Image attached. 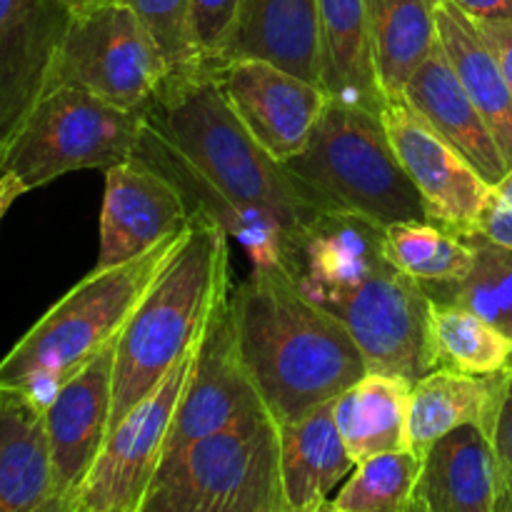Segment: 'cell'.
Listing matches in <instances>:
<instances>
[{
	"mask_svg": "<svg viewBox=\"0 0 512 512\" xmlns=\"http://www.w3.org/2000/svg\"><path fill=\"white\" fill-rule=\"evenodd\" d=\"M320 88L328 98L383 113L385 98L370 48L365 0H318Z\"/></svg>",
	"mask_w": 512,
	"mask_h": 512,
	"instance_id": "d4e9b609",
	"label": "cell"
},
{
	"mask_svg": "<svg viewBox=\"0 0 512 512\" xmlns=\"http://www.w3.org/2000/svg\"><path fill=\"white\" fill-rule=\"evenodd\" d=\"M240 0H193V28L203 68H215L228 53Z\"/></svg>",
	"mask_w": 512,
	"mask_h": 512,
	"instance_id": "d6a6232c",
	"label": "cell"
},
{
	"mask_svg": "<svg viewBox=\"0 0 512 512\" xmlns=\"http://www.w3.org/2000/svg\"><path fill=\"white\" fill-rule=\"evenodd\" d=\"M285 168L328 213H348L388 228L428 220L423 198L405 173L383 118L330 98L308 143Z\"/></svg>",
	"mask_w": 512,
	"mask_h": 512,
	"instance_id": "8992f818",
	"label": "cell"
},
{
	"mask_svg": "<svg viewBox=\"0 0 512 512\" xmlns=\"http://www.w3.org/2000/svg\"><path fill=\"white\" fill-rule=\"evenodd\" d=\"M415 498L428 512H498L493 440L475 425L440 438L423 458Z\"/></svg>",
	"mask_w": 512,
	"mask_h": 512,
	"instance_id": "44dd1931",
	"label": "cell"
},
{
	"mask_svg": "<svg viewBox=\"0 0 512 512\" xmlns=\"http://www.w3.org/2000/svg\"><path fill=\"white\" fill-rule=\"evenodd\" d=\"M170 68L138 15L120 0H103L73 15L55 55L48 90L75 85L123 110L143 113Z\"/></svg>",
	"mask_w": 512,
	"mask_h": 512,
	"instance_id": "9c48e42d",
	"label": "cell"
},
{
	"mask_svg": "<svg viewBox=\"0 0 512 512\" xmlns=\"http://www.w3.org/2000/svg\"><path fill=\"white\" fill-rule=\"evenodd\" d=\"M375 73L385 98H403L410 75L438 43L433 0H365Z\"/></svg>",
	"mask_w": 512,
	"mask_h": 512,
	"instance_id": "4316f807",
	"label": "cell"
},
{
	"mask_svg": "<svg viewBox=\"0 0 512 512\" xmlns=\"http://www.w3.org/2000/svg\"><path fill=\"white\" fill-rule=\"evenodd\" d=\"M380 118L398 160L423 198L430 223L460 238L473 235L493 185L403 98L388 100Z\"/></svg>",
	"mask_w": 512,
	"mask_h": 512,
	"instance_id": "8fae6325",
	"label": "cell"
},
{
	"mask_svg": "<svg viewBox=\"0 0 512 512\" xmlns=\"http://www.w3.org/2000/svg\"><path fill=\"white\" fill-rule=\"evenodd\" d=\"M410 388L405 378L370 370L333 400L335 425L355 463L388 450L408 448Z\"/></svg>",
	"mask_w": 512,
	"mask_h": 512,
	"instance_id": "484cf974",
	"label": "cell"
},
{
	"mask_svg": "<svg viewBox=\"0 0 512 512\" xmlns=\"http://www.w3.org/2000/svg\"><path fill=\"white\" fill-rule=\"evenodd\" d=\"M238 58L268 60L320 85L318 0H240L225 53V60Z\"/></svg>",
	"mask_w": 512,
	"mask_h": 512,
	"instance_id": "d6986e66",
	"label": "cell"
},
{
	"mask_svg": "<svg viewBox=\"0 0 512 512\" xmlns=\"http://www.w3.org/2000/svg\"><path fill=\"white\" fill-rule=\"evenodd\" d=\"M70 20L60 0H0V155L48 90Z\"/></svg>",
	"mask_w": 512,
	"mask_h": 512,
	"instance_id": "2e32d148",
	"label": "cell"
},
{
	"mask_svg": "<svg viewBox=\"0 0 512 512\" xmlns=\"http://www.w3.org/2000/svg\"><path fill=\"white\" fill-rule=\"evenodd\" d=\"M140 512H290L273 415L255 410L165 458Z\"/></svg>",
	"mask_w": 512,
	"mask_h": 512,
	"instance_id": "52a82bcc",
	"label": "cell"
},
{
	"mask_svg": "<svg viewBox=\"0 0 512 512\" xmlns=\"http://www.w3.org/2000/svg\"><path fill=\"white\" fill-rule=\"evenodd\" d=\"M385 253L423 288L458 283L473 268V248L468 240L428 220L388 225Z\"/></svg>",
	"mask_w": 512,
	"mask_h": 512,
	"instance_id": "f546056e",
	"label": "cell"
},
{
	"mask_svg": "<svg viewBox=\"0 0 512 512\" xmlns=\"http://www.w3.org/2000/svg\"><path fill=\"white\" fill-rule=\"evenodd\" d=\"M230 313L240 363L278 425L333 403L370 373L353 335L283 268H253L230 290Z\"/></svg>",
	"mask_w": 512,
	"mask_h": 512,
	"instance_id": "7a4b0ae2",
	"label": "cell"
},
{
	"mask_svg": "<svg viewBox=\"0 0 512 512\" xmlns=\"http://www.w3.org/2000/svg\"><path fill=\"white\" fill-rule=\"evenodd\" d=\"M493 190L498 193V198L512 210V168L505 173V178L500 180L498 185H493Z\"/></svg>",
	"mask_w": 512,
	"mask_h": 512,
	"instance_id": "f35d334b",
	"label": "cell"
},
{
	"mask_svg": "<svg viewBox=\"0 0 512 512\" xmlns=\"http://www.w3.org/2000/svg\"><path fill=\"white\" fill-rule=\"evenodd\" d=\"M263 408L265 403L240 363L228 293L200 338L193 373L175 408L163 460Z\"/></svg>",
	"mask_w": 512,
	"mask_h": 512,
	"instance_id": "7c38bea8",
	"label": "cell"
},
{
	"mask_svg": "<svg viewBox=\"0 0 512 512\" xmlns=\"http://www.w3.org/2000/svg\"><path fill=\"white\" fill-rule=\"evenodd\" d=\"M430 335L438 368L478 378L512 373V340L468 308L433 300Z\"/></svg>",
	"mask_w": 512,
	"mask_h": 512,
	"instance_id": "83f0119b",
	"label": "cell"
},
{
	"mask_svg": "<svg viewBox=\"0 0 512 512\" xmlns=\"http://www.w3.org/2000/svg\"><path fill=\"white\" fill-rule=\"evenodd\" d=\"M143 118L230 198L268 213L288 233L328 213L308 185L253 138L208 68L168 73Z\"/></svg>",
	"mask_w": 512,
	"mask_h": 512,
	"instance_id": "3957f363",
	"label": "cell"
},
{
	"mask_svg": "<svg viewBox=\"0 0 512 512\" xmlns=\"http://www.w3.org/2000/svg\"><path fill=\"white\" fill-rule=\"evenodd\" d=\"M128 5L163 53L170 73L203 68L193 28V0H120Z\"/></svg>",
	"mask_w": 512,
	"mask_h": 512,
	"instance_id": "1f68e13d",
	"label": "cell"
},
{
	"mask_svg": "<svg viewBox=\"0 0 512 512\" xmlns=\"http://www.w3.org/2000/svg\"><path fill=\"white\" fill-rule=\"evenodd\" d=\"M423 458L410 448L388 450L355 465L330 503L343 512H408L415 503Z\"/></svg>",
	"mask_w": 512,
	"mask_h": 512,
	"instance_id": "4dcf8cb0",
	"label": "cell"
},
{
	"mask_svg": "<svg viewBox=\"0 0 512 512\" xmlns=\"http://www.w3.org/2000/svg\"><path fill=\"white\" fill-rule=\"evenodd\" d=\"M60 3H63L73 15H80L85 13V10L95 8L98 3H103V0H60Z\"/></svg>",
	"mask_w": 512,
	"mask_h": 512,
	"instance_id": "ab89813d",
	"label": "cell"
},
{
	"mask_svg": "<svg viewBox=\"0 0 512 512\" xmlns=\"http://www.w3.org/2000/svg\"><path fill=\"white\" fill-rule=\"evenodd\" d=\"M283 270L300 293L333 315L373 373L418 383L433 373V300L385 253V228L348 213H323L290 235Z\"/></svg>",
	"mask_w": 512,
	"mask_h": 512,
	"instance_id": "6da1fadb",
	"label": "cell"
},
{
	"mask_svg": "<svg viewBox=\"0 0 512 512\" xmlns=\"http://www.w3.org/2000/svg\"><path fill=\"white\" fill-rule=\"evenodd\" d=\"M228 240L220 225L193 215L183 248L130 315L115 345L110 428L200 343L215 308L230 293Z\"/></svg>",
	"mask_w": 512,
	"mask_h": 512,
	"instance_id": "5b68a950",
	"label": "cell"
},
{
	"mask_svg": "<svg viewBox=\"0 0 512 512\" xmlns=\"http://www.w3.org/2000/svg\"><path fill=\"white\" fill-rule=\"evenodd\" d=\"M408 512H428V508H425V505H423V503H420V500H418V498H415L413 508H410Z\"/></svg>",
	"mask_w": 512,
	"mask_h": 512,
	"instance_id": "b9f144b4",
	"label": "cell"
},
{
	"mask_svg": "<svg viewBox=\"0 0 512 512\" xmlns=\"http://www.w3.org/2000/svg\"><path fill=\"white\" fill-rule=\"evenodd\" d=\"M190 223L180 190L138 155L105 170L100 250L95 268L140 258Z\"/></svg>",
	"mask_w": 512,
	"mask_h": 512,
	"instance_id": "5bb4252c",
	"label": "cell"
},
{
	"mask_svg": "<svg viewBox=\"0 0 512 512\" xmlns=\"http://www.w3.org/2000/svg\"><path fill=\"white\" fill-rule=\"evenodd\" d=\"M493 453L498 465V512H512V373L500 405L498 425L493 433Z\"/></svg>",
	"mask_w": 512,
	"mask_h": 512,
	"instance_id": "836d02e7",
	"label": "cell"
},
{
	"mask_svg": "<svg viewBox=\"0 0 512 512\" xmlns=\"http://www.w3.org/2000/svg\"><path fill=\"white\" fill-rule=\"evenodd\" d=\"M403 100L450 145L460 150L490 185H498L508 173L493 133L485 125L440 43L410 75Z\"/></svg>",
	"mask_w": 512,
	"mask_h": 512,
	"instance_id": "ac0fdd59",
	"label": "cell"
},
{
	"mask_svg": "<svg viewBox=\"0 0 512 512\" xmlns=\"http://www.w3.org/2000/svg\"><path fill=\"white\" fill-rule=\"evenodd\" d=\"M200 345V343H198ZM198 345L115 428L85 478L78 512H140L165 455L170 425L193 373Z\"/></svg>",
	"mask_w": 512,
	"mask_h": 512,
	"instance_id": "30bf717a",
	"label": "cell"
},
{
	"mask_svg": "<svg viewBox=\"0 0 512 512\" xmlns=\"http://www.w3.org/2000/svg\"><path fill=\"white\" fill-rule=\"evenodd\" d=\"M280 473L290 512H308L328 503L330 493L355 470L343 435L335 425L333 403L303 418L280 423Z\"/></svg>",
	"mask_w": 512,
	"mask_h": 512,
	"instance_id": "7402d4cb",
	"label": "cell"
},
{
	"mask_svg": "<svg viewBox=\"0 0 512 512\" xmlns=\"http://www.w3.org/2000/svg\"><path fill=\"white\" fill-rule=\"evenodd\" d=\"M208 70L245 128L280 163H288L305 148L330 100L320 85L268 60H225Z\"/></svg>",
	"mask_w": 512,
	"mask_h": 512,
	"instance_id": "4fadbf2b",
	"label": "cell"
},
{
	"mask_svg": "<svg viewBox=\"0 0 512 512\" xmlns=\"http://www.w3.org/2000/svg\"><path fill=\"white\" fill-rule=\"evenodd\" d=\"M480 35L485 38V43L493 50L495 60H498L500 70H503L505 80H508V88L512 93V18L503 20H475Z\"/></svg>",
	"mask_w": 512,
	"mask_h": 512,
	"instance_id": "d590c367",
	"label": "cell"
},
{
	"mask_svg": "<svg viewBox=\"0 0 512 512\" xmlns=\"http://www.w3.org/2000/svg\"><path fill=\"white\" fill-rule=\"evenodd\" d=\"M115 345L118 340L73 375L45 410L55 493L70 512H78L80 488L110 428Z\"/></svg>",
	"mask_w": 512,
	"mask_h": 512,
	"instance_id": "9a60e30c",
	"label": "cell"
},
{
	"mask_svg": "<svg viewBox=\"0 0 512 512\" xmlns=\"http://www.w3.org/2000/svg\"><path fill=\"white\" fill-rule=\"evenodd\" d=\"M135 155L160 170L180 190L190 215L213 220L228 233V238L238 240L253 268H283L285 248L293 233H288L268 213H260L230 198L150 123H143Z\"/></svg>",
	"mask_w": 512,
	"mask_h": 512,
	"instance_id": "e0dca14e",
	"label": "cell"
},
{
	"mask_svg": "<svg viewBox=\"0 0 512 512\" xmlns=\"http://www.w3.org/2000/svg\"><path fill=\"white\" fill-rule=\"evenodd\" d=\"M143 123V113L58 85L40 95L5 145L0 175H15L30 193L73 170H108L135 158Z\"/></svg>",
	"mask_w": 512,
	"mask_h": 512,
	"instance_id": "ba28073f",
	"label": "cell"
},
{
	"mask_svg": "<svg viewBox=\"0 0 512 512\" xmlns=\"http://www.w3.org/2000/svg\"><path fill=\"white\" fill-rule=\"evenodd\" d=\"M25 193H28V190H25V185L20 183L15 175H8V173L0 175V220H3V215L8 213L10 205Z\"/></svg>",
	"mask_w": 512,
	"mask_h": 512,
	"instance_id": "74e56055",
	"label": "cell"
},
{
	"mask_svg": "<svg viewBox=\"0 0 512 512\" xmlns=\"http://www.w3.org/2000/svg\"><path fill=\"white\" fill-rule=\"evenodd\" d=\"M473 20L512 18V0H450Z\"/></svg>",
	"mask_w": 512,
	"mask_h": 512,
	"instance_id": "8d00e7d4",
	"label": "cell"
},
{
	"mask_svg": "<svg viewBox=\"0 0 512 512\" xmlns=\"http://www.w3.org/2000/svg\"><path fill=\"white\" fill-rule=\"evenodd\" d=\"M438 43L512 168V93L478 25L450 0H433Z\"/></svg>",
	"mask_w": 512,
	"mask_h": 512,
	"instance_id": "cb8c5ba5",
	"label": "cell"
},
{
	"mask_svg": "<svg viewBox=\"0 0 512 512\" xmlns=\"http://www.w3.org/2000/svg\"><path fill=\"white\" fill-rule=\"evenodd\" d=\"M473 248V268L450 285H425L430 300L455 303L480 315L512 340V248L483 235H465Z\"/></svg>",
	"mask_w": 512,
	"mask_h": 512,
	"instance_id": "f1b7e54d",
	"label": "cell"
},
{
	"mask_svg": "<svg viewBox=\"0 0 512 512\" xmlns=\"http://www.w3.org/2000/svg\"><path fill=\"white\" fill-rule=\"evenodd\" d=\"M308 512H343V510H338V508H335V505L328 500V503L318 505V508H313V510H308Z\"/></svg>",
	"mask_w": 512,
	"mask_h": 512,
	"instance_id": "60d3db41",
	"label": "cell"
},
{
	"mask_svg": "<svg viewBox=\"0 0 512 512\" xmlns=\"http://www.w3.org/2000/svg\"><path fill=\"white\" fill-rule=\"evenodd\" d=\"M0 512H70L58 500L45 413L0 393Z\"/></svg>",
	"mask_w": 512,
	"mask_h": 512,
	"instance_id": "603a6c76",
	"label": "cell"
},
{
	"mask_svg": "<svg viewBox=\"0 0 512 512\" xmlns=\"http://www.w3.org/2000/svg\"><path fill=\"white\" fill-rule=\"evenodd\" d=\"M188 233L190 223L140 258L113 268H93L0 360V393L18 395L45 413L60 388L118 340Z\"/></svg>",
	"mask_w": 512,
	"mask_h": 512,
	"instance_id": "277c9868",
	"label": "cell"
},
{
	"mask_svg": "<svg viewBox=\"0 0 512 512\" xmlns=\"http://www.w3.org/2000/svg\"><path fill=\"white\" fill-rule=\"evenodd\" d=\"M510 373L478 378L435 368L410 388L408 448L418 458L453 430L475 425L493 438Z\"/></svg>",
	"mask_w": 512,
	"mask_h": 512,
	"instance_id": "ffe728a7",
	"label": "cell"
},
{
	"mask_svg": "<svg viewBox=\"0 0 512 512\" xmlns=\"http://www.w3.org/2000/svg\"><path fill=\"white\" fill-rule=\"evenodd\" d=\"M478 235L493 240V243L512 248V210L503 200L498 198V193H490L488 203H485L483 213L478 218Z\"/></svg>",
	"mask_w": 512,
	"mask_h": 512,
	"instance_id": "e575fe53",
	"label": "cell"
}]
</instances>
